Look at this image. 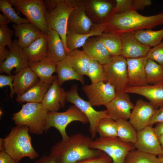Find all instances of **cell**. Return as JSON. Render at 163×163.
<instances>
[{"label": "cell", "mask_w": 163, "mask_h": 163, "mask_svg": "<svg viewBox=\"0 0 163 163\" xmlns=\"http://www.w3.org/2000/svg\"><path fill=\"white\" fill-rule=\"evenodd\" d=\"M91 137L78 133L62 140L51 147L50 155L57 163H75L85 158L97 156L103 153L101 151L90 148L93 141Z\"/></svg>", "instance_id": "6da1fadb"}, {"label": "cell", "mask_w": 163, "mask_h": 163, "mask_svg": "<svg viewBox=\"0 0 163 163\" xmlns=\"http://www.w3.org/2000/svg\"><path fill=\"white\" fill-rule=\"evenodd\" d=\"M105 24V29L108 27L110 29L109 33L119 36L127 33H133L163 24V12L145 16L134 9L121 14H117L113 11L108 22Z\"/></svg>", "instance_id": "7a4b0ae2"}, {"label": "cell", "mask_w": 163, "mask_h": 163, "mask_svg": "<svg viewBox=\"0 0 163 163\" xmlns=\"http://www.w3.org/2000/svg\"><path fill=\"white\" fill-rule=\"evenodd\" d=\"M26 126L16 125L11 128L8 134L0 139V150L4 151L17 161L23 158L31 159L39 156L33 147L31 138Z\"/></svg>", "instance_id": "3957f363"}, {"label": "cell", "mask_w": 163, "mask_h": 163, "mask_svg": "<svg viewBox=\"0 0 163 163\" xmlns=\"http://www.w3.org/2000/svg\"><path fill=\"white\" fill-rule=\"evenodd\" d=\"M45 18L48 28L56 31L63 43L66 52L69 51L66 42L69 19L72 12L78 5L72 1L43 0Z\"/></svg>", "instance_id": "277c9868"}, {"label": "cell", "mask_w": 163, "mask_h": 163, "mask_svg": "<svg viewBox=\"0 0 163 163\" xmlns=\"http://www.w3.org/2000/svg\"><path fill=\"white\" fill-rule=\"evenodd\" d=\"M48 112L42 103H26L13 114L12 119L16 125L27 126L30 133L41 135L48 130Z\"/></svg>", "instance_id": "5b68a950"}, {"label": "cell", "mask_w": 163, "mask_h": 163, "mask_svg": "<svg viewBox=\"0 0 163 163\" xmlns=\"http://www.w3.org/2000/svg\"><path fill=\"white\" fill-rule=\"evenodd\" d=\"M89 147L106 154L112 159V163H125L128 154L135 149L134 144L124 142L117 136H100L94 140Z\"/></svg>", "instance_id": "8992f818"}, {"label": "cell", "mask_w": 163, "mask_h": 163, "mask_svg": "<svg viewBox=\"0 0 163 163\" xmlns=\"http://www.w3.org/2000/svg\"><path fill=\"white\" fill-rule=\"evenodd\" d=\"M103 66L104 82L113 86L116 92L123 91L128 85L126 59L121 56H111Z\"/></svg>", "instance_id": "52a82bcc"}, {"label": "cell", "mask_w": 163, "mask_h": 163, "mask_svg": "<svg viewBox=\"0 0 163 163\" xmlns=\"http://www.w3.org/2000/svg\"><path fill=\"white\" fill-rule=\"evenodd\" d=\"M78 88L76 85L72 86L70 89L66 92V101L75 106L86 117L90 124L89 131L91 137L93 138L97 134L96 129L98 123L102 118L107 117V111L106 110L102 111L95 110L88 101L80 97Z\"/></svg>", "instance_id": "ba28073f"}, {"label": "cell", "mask_w": 163, "mask_h": 163, "mask_svg": "<svg viewBox=\"0 0 163 163\" xmlns=\"http://www.w3.org/2000/svg\"><path fill=\"white\" fill-rule=\"evenodd\" d=\"M13 5L25 15L30 22L47 34L48 28L45 18L43 0H10Z\"/></svg>", "instance_id": "9c48e42d"}, {"label": "cell", "mask_w": 163, "mask_h": 163, "mask_svg": "<svg viewBox=\"0 0 163 163\" xmlns=\"http://www.w3.org/2000/svg\"><path fill=\"white\" fill-rule=\"evenodd\" d=\"M78 121L84 124L88 123L86 117L75 106H70L65 111H48L47 119V129L53 127L56 129L60 133L62 140H66L69 136L66 129L71 122Z\"/></svg>", "instance_id": "30bf717a"}, {"label": "cell", "mask_w": 163, "mask_h": 163, "mask_svg": "<svg viewBox=\"0 0 163 163\" xmlns=\"http://www.w3.org/2000/svg\"><path fill=\"white\" fill-rule=\"evenodd\" d=\"M82 89L93 107L105 106L116 95L114 87L110 83L104 82L85 85Z\"/></svg>", "instance_id": "8fae6325"}, {"label": "cell", "mask_w": 163, "mask_h": 163, "mask_svg": "<svg viewBox=\"0 0 163 163\" xmlns=\"http://www.w3.org/2000/svg\"><path fill=\"white\" fill-rule=\"evenodd\" d=\"M134 106L128 94L123 91L116 92L115 97L105 106L107 117L115 121L129 120Z\"/></svg>", "instance_id": "7c38bea8"}, {"label": "cell", "mask_w": 163, "mask_h": 163, "mask_svg": "<svg viewBox=\"0 0 163 163\" xmlns=\"http://www.w3.org/2000/svg\"><path fill=\"white\" fill-rule=\"evenodd\" d=\"M134 145L135 149L142 152L158 156V157L163 156V151L158 137L152 126H148L137 132V139Z\"/></svg>", "instance_id": "4fadbf2b"}, {"label": "cell", "mask_w": 163, "mask_h": 163, "mask_svg": "<svg viewBox=\"0 0 163 163\" xmlns=\"http://www.w3.org/2000/svg\"><path fill=\"white\" fill-rule=\"evenodd\" d=\"M13 45L8 47L9 54L6 59L0 65V73H5L11 75L12 70L16 69V72L28 66V61L25 56L23 48L18 43V39L13 41Z\"/></svg>", "instance_id": "5bb4252c"}, {"label": "cell", "mask_w": 163, "mask_h": 163, "mask_svg": "<svg viewBox=\"0 0 163 163\" xmlns=\"http://www.w3.org/2000/svg\"><path fill=\"white\" fill-rule=\"evenodd\" d=\"M156 109L149 102L138 100L132 111L129 121L138 132L148 126Z\"/></svg>", "instance_id": "9a60e30c"}, {"label": "cell", "mask_w": 163, "mask_h": 163, "mask_svg": "<svg viewBox=\"0 0 163 163\" xmlns=\"http://www.w3.org/2000/svg\"><path fill=\"white\" fill-rule=\"evenodd\" d=\"M123 91L145 97L156 109L163 106V82L139 86H128Z\"/></svg>", "instance_id": "2e32d148"}, {"label": "cell", "mask_w": 163, "mask_h": 163, "mask_svg": "<svg viewBox=\"0 0 163 163\" xmlns=\"http://www.w3.org/2000/svg\"><path fill=\"white\" fill-rule=\"evenodd\" d=\"M66 92L58 83L56 76L45 95L42 103L50 112L58 111L65 105Z\"/></svg>", "instance_id": "e0dca14e"}, {"label": "cell", "mask_w": 163, "mask_h": 163, "mask_svg": "<svg viewBox=\"0 0 163 163\" xmlns=\"http://www.w3.org/2000/svg\"><path fill=\"white\" fill-rule=\"evenodd\" d=\"M120 37L122 44L121 56L126 59L146 56L151 49L139 42L133 33H124Z\"/></svg>", "instance_id": "ac0fdd59"}, {"label": "cell", "mask_w": 163, "mask_h": 163, "mask_svg": "<svg viewBox=\"0 0 163 163\" xmlns=\"http://www.w3.org/2000/svg\"><path fill=\"white\" fill-rule=\"evenodd\" d=\"M128 84L131 86L147 85L145 67L148 60L146 56L126 59Z\"/></svg>", "instance_id": "d6986e66"}, {"label": "cell", "mask_w": 163, "mask_h": 163, "mask_svg": "<svg viewBox=\"0 0 163 163\" xmlns=\"http://www.w3.org/2000/svg\"><path fill=\"white\" fill-rule=\"evenodd\" d=\"M93 25L85 14L84 6L78 5L69 16L67 30L79 34H86L91 31L90 28Z\"/></svg>", "instance_id": "ffe728a7"}, {"label": "cell", "mask_w": 163, "mask_h": 163, "mask_svg": "<svg viewBox=\"0 0 163 163\" xmlns=\"http://www.w3.org/2000/svg\"><path fill=\"white\" fill-rule=\"evenodd\" d=\"M47 35V59L56 64L67 56L63 42L58 33L48 28Z\"/></svg>", "instance_id": "44dd1931"}, {"label": "cell", "mask_w": 163, "mask_h": 163, "mask_svg": "<svg viewBox=\"0 0 163 163\" xmlns=\"http://www.w3.org/2000/svg\"><path fill=\"white\" fill-rule=\"evenodd\" d=\"M12 27L15 37L18 38V44L23 49L29 46L44 34L30 23L13 24Z\"/></svg>", "instance_id": "7402d4cb"}, {"label": "cell", "mask_w": 163, "mask_h": 163, "mask_svg": "<svg viewBox=\"0 0 163 163\" xmlns=\"http://www.w3.org/2000/svg\"><path fill=\"white\" fill-rule=\"evenodd\" d=\"M39 81L29 66L21 69L14 75L13 84L15 93L17 96L23 94Z\"/></svg>", "instance_id": "603a6c76"}, {"label": "cell", "mask_w": 163, "mask_h": 163, "mask_svg": "<svg viewBox=\"0 0 163 163\" xmlns=\"http://www.w3.org/2000/svg\"><path fill=\"white\" fill-rule=\"evenodd\" d=\"M83 51L92 60L103 65L111 56L102 41L99 38H89L83 46Z\"/></svg>", "instance_id": "cb8c5ba5"}, {"label": "cell", "mask_w": 163, "mask_h": 163, "mask_svg": "<svg viewBox=\"0 0 163 163\" xmlns=\"http://www.w3.org/2000/svg\"><path fill=\"white\" fill-rule=\"evenodd\" d=\"M47 35L44 34L28 46L23 49L29 62H37L47 59Z\"/></svg>", "instance_id": "d4e9b609"}, {"label": "cell", "mask_w": 163, "mask_h": 163, "mask_svg": "<svg viewBox=\"0 0 163 163\" xmlns=\"http://www.w3.org/2000/svg\"><path fill=\"white\" fill-rule=\"evenodd\" d=\"M105 30V24H102L96 26L89 33L86 34H79L67 30L66 39L67 47L70 51L83 46L90 37L100 36Z\"/></svg>", "instance_id": "484cf974"}, {"label": "cell", "mask_w": 163, "mask_h": 163, "mask_svg": "<svg viewBox=\"0 0 163 163\" xmlns=\"http://www.w3.org/2000/svg\"><path fill=\"white\" fill-rule=\"evenodd\" d=\"M56 64V72L57 74L58 82L60 86L66 81L72 80L78 81L82 84H84V78L74 69L68 56H67Z\"/></svg>", "instance_id": "4316f807"}, {"label": "cell", "mask_w": 163, "mask_h": 163, "mask_svg": "<svg viewBox=\"0 0 163 163\" xmlns=\"http://www.w3.org/2000/svg\"><path fill=\"white\" fill-rule=\"evenodd\" d=\"M28 64L40 81L48 84H52L56 76H53L56 72L55 63L46 59L37 62H28Z\"/></svg>", "instance_id": "83f0119b"}, {"label": "cell", "mask_w": 163, "mask_h": 163, "mask_svg": "<svg viewBox=\"0 0 163 163\" xmlns=\"http://www.w3.org/2000/svg\"><path fill=\"white\" fill-rule=\"evenodd\" d=\"M51 85L46 84L40 80L23 94L17 96L16 101L20 104L24 102L42 103L44 96Z\"/></svg>", "instance_id": "f1b7e54d"}, {"label": "cell", "mask_w": 163, "mask_h": 163, "mask_svg": "<svg viewBox=\"0 0 163 163\" xmlns=\"http://www.w3.org/2000/svg\"><path fill=\"white\" fill-rule=\"evenodd\" d=\"M75 70L82 76L87 75L91 59L83 51L78 49L69 51L67 54Z\"/></svg>", "instance_id": "f546056e"}, {"label": "cell", "mask_w": 163, "mask_h": 163, "mask_svg": "<svg viewBox=\"0 0 163 163\" xmlns=\"http://www.w3.org/2000/svg\"><path fill=\"white\" fill-rule=\"evenodd\" d=\"M136 39L142 44L150 48L160 43L163 39V28L157 31L141 30L133 33Z\"/></svg>", "instance_id": "4dcf8cb0"}, {"label": "cell", "mask_w": 163, "mask_h": 163, "mask_svg": "<svg viewBox=\"0 0 163 163\" xmlns=\"http://www.w3.org/2000/svg\"><path fill=\"white\" fill-rule=\"evenodd\" d=\"M117 136L123 142L134 144L136 141L137 132L127 120L120 119L116 121Z\"/></svg>", "instance_id": "1f68e13d"}, {"label": "cell", "mask_w": 163, "mask_h": 163, "mask_svg": "<svg viewBox=\"0 0 163 163\" xmlns=\"http://www.w3.org/2000/svg\"><path fill=\"white\" fill-rule=\"evenodd\" d=\"M98 38L102 41L111 56H121L122 44L120 36L103 33Z\"/></svg>", "instance_id": "d6a6232c"}, {"label": "cell", "mask_w": 163, "mask_h": 163, "mask_svg": "<svg viewBox=\"0 0 163 163\" xmlns=\"http://www.w3.org/2000/svg\"><path fill=\"white\" fill-rule=\"evenodd\" d=\"M145 73L148 84L163 82V66L154 61L148 59L145 67Z\"/></svg>", "instance_id": "836d02e7"}, {"label": "cell", "mask_w": 163, "mask_h": 163, "mask_svg": "<svg viewBox=\"0 0 163 163\" xmlns=\"http://www.w3.org/2000/svg\"><path fill=\"white\" fill-rule=\"evenodd\" d=\"M96 131L101 137L117 136L116 122L109 118H104L100 121L97 124Z\"/></svg>", "instance_id": "e575fe53"}, {"label": "cell", "mask_w": 163, "mask_h": 163, "mask_svg": "<svg viewBox=\"0 0 163 163\" xmlns=\"http://www.w3.org/2000/svg\"><path fill=\"white\" fill-rule=\"evenodd\" d=\"M125 163H159V158L155 155L134 149L128 154Z\"/></svg>", "instance_id": "d590c367"}, {"label": "cell", "mask_w": 163, "mask_h": 163, "mask_svg": "<svg viewBox=\"0 0 163 163\" xmlns=\"http://www.w3.org/2000/svg\"><path fill=\"white\" fill-rule=\"evenodd\" d=\"M12 6L10 0H0V11L10 22H13L17 25L30 23L27 18H22L18 16Z\"/></svg>", "instance_id": "8d00e7d4"}, {"label": "cell", "mask_w": 163, "mask_h": 163, "mask_svg": "<svg viewBox=\"0 0 163 163\" xmlns=\"http://www.w3.org/2000/svg\"><path fill=\"white\" fill-rule=\"evenodd\" d=\"M90 78L91 84H95L104 80L103 66L98 62L91 59L87 75Z\"/></svg>", "instance_id": "74e56055"}, {"label": "cell", "mask_w": 163, "mask_h": 163, "mask_svg": "<svg viewBox=\"0 0 163 163\" xmlns=\"http://www.w3.org/2000/svg\"><path fill=\"white\" fill-rule=\"evenodd\" d=\"M14 34V31L9 28L7 24H0V45L12 46L13 42L11 38Z\"/></svg>", "instance_id": "f35d334b"}, {"label": "cell", "mask_w": 163, "mask_h": 163, "mask_svg": "<svg viewBox=\"0 0 163 163\" xmlns=\"http://www.w3.org/2000/svg\"><path fill=\"white\" fill-rule=\"evenodd\" d=\"M92 7L99 17H106L112 8V5L110 3L103 1L94 0L91 3Z\"/></svg>", "instance_id": "ab89813d"}, {"label": "cell", "mask_w": 163, "mask_h": 163, "mask_svg": "<svg viewBox=\"0 0 163 163\" xmlns=\"http://www.w3.org/2000/svg\"><path fill=\"white\" fill-rule=\"evenodd\" d=\"M146 57L163 66V41L151 48Z\"/></svg>", "instance_id": "60d3db41"}, {"label": "cell", "mask_w": 163, "mask_h": 163, "mask_svg": "<svg viewBox=\"0 0 163 163\" xmlns=\"http://www.w3.org/2000/svg\"><path fill=\"white\" fill-rule=\"evenodd\" d=\"M116 5L113 11L116 13H123L134 9L132 0H116Z\"/></svg>", "instance_id": "b9f144b4"}, {"label": "cell", "mask_w": 163, "mask_h": 163, "mask_svg": "<svg viewBox=\"0 0 163 163\" xmlns=\"http://www.w3.org/2000/svg\"><path fill=\"white\" fill-rule=\"evenodd\" d=\"M111 158L103 152L99 155L84 159L75 163H112Z\"/></svg>", "instance_id": "7bdbcfd3"}, {"label": "cell", "mask_w": 163, "mask_h": 163, "mask_svg": "<svg viewBox=\"0 0 163 163\" xmlns=\"http://www.w3.org/2000/svg\"><path fill=\"white\" fill-rule=\"evenodd\" d=\"M14 78V75H5L1 74L0 75V88H1L7 85L9 86L11 90L10 95L11 98H13L15 94L13 84L12 83Z\"/></svg>", "instance_id": "ee69618b"}, {"label": "cell", "mask_w": 163, "mask_h": 163, "mask_svg": "<svg viewBox=\"0 0 163 163\" xmlns=\"http://www.w3.org/2000/svg\"><path fill=\"white\" fill-rule=\"evenodd\" d=\"M163 122V106L156 109L149 121L148 126H152L155 123Z\"/></svg>", "instance_id": "f6af8a7d"}, {"label": "cell", "mask_w": 163, "mask_h": 163, "mask_svg": "<svg viewBox=\"0 0 163 163\" xmlns=\"http://www.w3.org/2000/svg\"><path fill=\"white\" fill-rule=\"evenodd\" d=\"M152 4L150 0H133L132 5L133 9L136 10H142Z\"/></svg>", "instance_id": "bcb514c9"}, {"label": "cell", "mask_w": 163, "mask_h": 163, "mask_svg": "<svg viewBox=\"0 0 163 163\" xmlns=\"http://www.w3.org/2000/svg\"><path fill=\"white\" fill-rule=\"evenodd\" d=\"M0 163H19L5 151L0 152Z\"/></svg>", "instance_id": "7dc6e473"}, {"label": "cell", "mask_w": 163, "mask_h": 163, "mask_svg": "<svg viewBox=\"0 0 163 163\" xmlns=\"http://www.w3.org/2000/svg\"><path fill=\"white\" fill-rule=\"evenodd\" d=\"M33 163H57L55 158L52 156L43 155Z\"/></svg>", "instance_id": "c3c4849f"}, {"label": "cell", "mask_w": 163, "mask_h": 163, "mask_svg": "<svg viewBox=\"0 0 163 163\" xmlns=\"http://www.w3.org/2000/svg\"><path fill=\"white\" fill-rule=\"evenodd\" d=\"M9 52V49L6 48L5 46L0 45V64L6 59Z\"/></svg>", "instance_id": "681fc988"}, {"label": "cell", "mask_w": 163, "mask_h": 163, "mask_svg": "<svg viewBox=\"0 0 163 163\" xmlns=\"http://www.w3.org/2000/svg\"><path fill=\"white\" fill-rule=\"evenodd\" d=\"M154 129L158 137L163 134V122L157 123Z\"/></svg>", "instance_id": "f907efd6"}, {"label": "cell", "mask_w": 163, "mask_h": 163, "mask_svg": "<svg viewBox=\"0 0 163 163\" xmlns=\"http://www.w3.org/2000/svg\"><path fill=\"white\" fill-rule=\"evenodd\" d=\"M9 21L6 17L3 14H0V24H7Z\"/></svg>", "instance_id": "816d5d0a"}, {"label": "cell", "mask_w": 163, "mask_h": 163, "mask_svg": "<svg viewBox=\"0 0 163 163\" xmlns=\"http://www.w3.org/2000/svg\"><path fill=\"white\" fill-rule=\"evenodd\" d=\"M158 138L162 149L163 151V134L158 136Z\"/></svg>", "instance_id": "f5cc1de1"}, {"label": "cell", "mask_w": 163, "mask_h": 163, "mask_svg": "<svg viewBox=\"0 0 163 163\" xmlns=\"http://www.w3.org/2000/svg\"><path fill=\"white\" fill-rule=\"evenodd\" d=\"M158 158H159V163H163V156Z\"/></svg>", "instance_id": "db71d44e"}, {"label": "cell", "mask_w": 163, "mask_h": 163, "mask_svg": "<svg viewBox=\"0 0 163 163\" xmlns=\"http://www.w3.org/2000/svg\"><path fill=\"white\" fill-rule=\"evenodd\" d=\"M2 111L1 110H0V116L2 115Z\"/></svg>", "instance_id": "11a10c76"}]
</instances>
